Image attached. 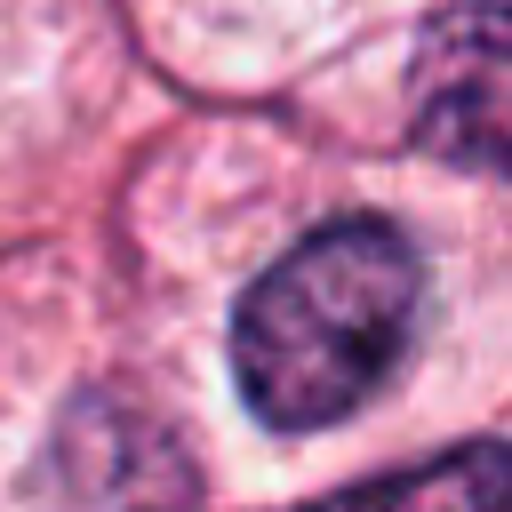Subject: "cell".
Listing matches in <instances>:
<instances>
[{"instance_id": "obj_1", "label": "cell", "mask_w": 512, "mask_h": 512, "mask_svg": "<svg viewBox=\"0 0 512 512\" xmlns=\"http://www.w3.org/2000/svg\"><path fill=\"white\" fill-rule=\"evenodd\" d=\"M416 248L384 216H336L304 232L232 312V376L272 432H320L368 408L416 336Z\"/></svg>"}, {"instance_id": "obj_2", "label": "cell", "mask_w": 512, "mask_h": 512, "mask_svg": "<svg viewBox=\"0 0 512 512\" xmlns=\"http://www.w3.org/2000/svg\"><path fill=\"white\" fill-rule=\"evenodd\" d=\"M408 136L480 176H512V0L440 8L408 64Z\"/></svg>"}, {"instance_id": "obj_3", "label": "cell", "mask_w": 512, "mask_h": 512, "mask_svg": "<svg viewBox=\"0 0 512 512\" xmlns=\"http://www.w3.org/2000/svg\"><path fill=\"white\" fill-rule=\"evenodd\" d=\"M504 472H512L504 440H464L416 472H384V480H368L336 504H312V512H496Z\"/></svg>"}, {"instance_id": "obj_4", "label": "cell", "mask_w": 512, "mask_h": 512, "mask_svg": "<svg viewBox=\"0 0 512 512\" xmlns=\"http://www.w3.org/2000/svg\"><path fill=\"white\" fill-rule=\"evenodd\" d=\"M496 512H512V472H504V496H496Z\"/></svg>"}]
</instances>
